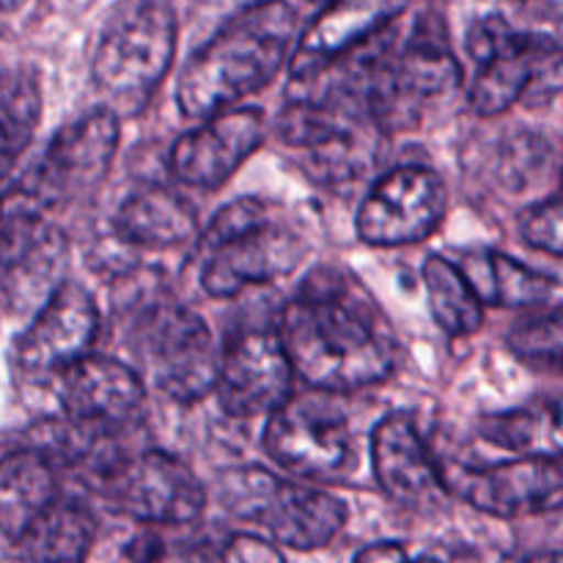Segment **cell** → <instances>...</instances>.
Masks as SVG:
<instances>
[{"instance_id": "obj_1", "label": "cell", "mask_w": 563, "mask_h": 563, "mask_svg": "<svg viewBox=\"0 0 563 563\" xmlns=\"http://www.w3.org/2000/svg\"><path fill=\"white\" fill-rule=\"evenodd\" d=\"M297 377L322 394H352L385 383L396 366V339L377 302L339 267L306 275L280 317Z\"/></svg>"}, {"instance_id": "obj_2", "label": "cell", "mask_w": 563, "mask_h": 563, "mask_svg": "<svg viewBox=\"0 0 563 563\" xmlns=\"http://www.w3.org/2000/svg\"><path fill=\"white\" fill-rule=\"evenodd\" d=\"M297 14L286 0H258L236 11L179 75L176 104L187 119L207 121L225 113L278 77L291 64Z\"/></svg>"}, {"instance_id": "obj_3", "label": "cell", "mask_w": 563, "mask_h": 563, "mask_svg": "<svg viewBox=\"0 0 563 563\" xmlns=\"http://www.w3.org/2000/svg\"><path fill=\"white\" fill-rule=\"evenodd\" d=\"M306 253V240L291 225L278 223L269 203L240 198L225 203L198 236L201 289L229 300L247 286H267L291 275Z\"/></svg>"}, {"instance_id": "obj_4", "label": "cell", "mask_w": 563, "mask_h": 563, "mask_svg": "<svg viewBox=\"0 0 563 563\" xmlns=\"http://www.w3.org/2000/svg\"><path fill=\"white\" fill-rule=\"evenodd\" d=\"M476 77L467 99L484 119L517 102L544 104L563 91V47L539 33L517 31L506 16H478L465 38Z\"/></svg>"}, {"instance_id": "obj_5", "label": "cell", "mask_w": 563, "mask_h": 563, "mask_svg": "<svg viewBox=\"0 0 563 563\" xmlns=\"http://www.w3.org/2000/svg\"><path fill=\"white\" fill-rule=\"evenodd\" d=\"M179 25L165 0H137L104 27L91 58V77L113 113H141L168 75Z\"/></svg>"}, {"instance_id": "obj_6", "label": "cell", "mask_w": 563, "mask_h": 563, "mask_svg": "<svg viewBox=\"0 0 563 563\" xmlns=\"http://www.w3.org/2000/svg\"><path fill=\"white\" fill-rule=\"evenodd\" d=\"M220 504L240 520L264 528L291 550H322L346 522L344 500L262 467H234L218 478Z\"/></svg>"}, {"instance_id": "obj_7", "label": "cell", "mask_w": 563, "mask_h": 563, "mask_svg": "<svg viewBox=\"0 0 563 563\" xmlns=\"http://www.w3.org/2000/svg\"><path fill=\"white\" fill-rule=\"evenodd\" d=\"M130 346L148 383L179 405L201 401L218 388V344L207 322L179 302L143 306L130 324Z\"/></svg>"}, {"instance_id": "obj_8", "label": "cell", "mask_w": 563, "mask_h": 563, "mask_svg": "<svg viewBox=\"0 0 563 563\" xmlns=\"http://www.w3.org/2000/svg\"><path fill=\"white\" fill-rule=\"evenodd\" d=\"M97 493L141 526H190L207 509V489L196 473L165 451L119 456L93 478Z\"/></svg>"}, {"instance_id": "obj_9", "label": "cell", "mask_w": 563, "mask_h": 563, "mask_svg": "<svg viewBox=\"0 0 563 563\" xmlns=\"http://www.w3.org/2000/svg\"><path fill=\"white\" fill-rule=\"evenodd\" d=\"M264 451L306 482H339L357 460L350 421L322 390L291 399L267 418Z\"/></svg>"}, {"instance_id": "obj_10", "label": "cell", "mask_w": 563, "mask_h": 563, "mask_svg": "<svg viewBox=\"0 0 563 563\" xmlns=\"http://www.w3.org/2000/svg\"><path fill=\"white\" fill-rule=\"evenodd\" d=\"M119 137V113L110 108L91 110L60 126L33 168L22 196L31 198L38 209L86 201L108 176Z\"/></svg>"}, {"instance_id": "obj_11", "label": "cell", "mask_w": 563, "mask_h": 563, "mask_svg": "<svg viewBox=\"0 0 563 563\" xmlns=\"http://www.w3.org/2000/svg\"><path fill=\"white\" fill-rule=\"evenodd\" d=\"M66 236L44 220L42 209L22 192H9L3 212V300L5 311L38 313L58 291Z\"/></svg>"}, {"instance_id": "obj_12", "label": "cell", "mask_w": 563, "mask_h": 563, "mask_svg": "<svg viewBox=\"0 0 563 563\" xmlns=\"http://www.w3.org/2000/svg\"><path fill=\"white\" fill-rule=\"evenodd\" d=\"M295 366L278 328H240L220 350L218 394L231 418H273L289 405Z\"/></svg>"}, {"instance_id": "obj_13", "label": "cell", "mask_w": 563, "mask_h": 563, "mask_svg": "<svg viewBox=\"0 0 563 563\" xmlns=\"http://www.w3.org/2000/svg\"><path fill=\"white\" fill-rule=\"evenodd\" d=\"M449 493L500 520L563 509V456H517L495 465H445Z\"/></svg>"}, {"instance_id": "obj_14", "label": "cell", "mask_w": 563, "mask_h": 563, "mask_svg": "<svg viewBox=\"0 0 563 563\" xmlns=\"http://www.w3.org/2000/svg\"><path fill=\"white\" fill-rule=\"evenodd\" d=\"M449 207L438 174L405 165L385 174L357 209V234L366 245L399 247L429 240L440 229Z\"/></svg>"}, {"instance_id": "obj_15", "label": "cell", "mask_w": 563, "mask_h": 563, "mask_svg": "<svg viewBox=\"0 0 563 563\" xmlns=\"http://www.w3.org/2000/svg\"><path fill=\"white\" fill-rule=\"evenodd\" d=\"M97 333L99 308L91 291L75 280H64L16 339V372L25 379H44L53 374L60 377L66 368L91 355Z\"/></svg>"}, {"instance_id": "obj_16", "label": "cell", "mask_w": 563, "mask_h": 563, "mask_svg": "<svg viewBox=\"0 0 563 563\" xmlns=\"http://www.w3.org/2000/svg\"><path fill=\"white\" fill-rule=\"evenodd\" d=\"M410 0H328L311 25L300 33L289 75L295 82H311L357 53L379 33L390 31Z\"/></svg>"}, {"instance_id": "obj_17", "label": "cell", "mask_w": 563, "mask_h": 563, "mask_svg": "<svg viewBox=\"0 0 563 563\" xmlns=\"http://www.w3.org/2000/svg\"><path fill=\"white\" fill-rule=\"evenodd\" d=\"M267 121L258 108H231L185 132L170 148V170L185 185L218 190L253 157L264 141Z\"/></svg>"}, {"instance_id": "obj_18", "label": "cell", "mask_w": 563, "mask_h": 563, "mask_svg": "<svg viewBox=\"0 0 563 563\" xmlns=\"http://www.w3.org/2000/svg\"><path fill=\"white\" fill-rule=\"evenodd\" d=\"M58 405L69 421L108 432L143 410L146 379L119 357L88 355L58 377Z\"/></svg>"}, {"instance_id": "obj_19", "label": "cell", "mask_w": 563, "mask_h": 563, "mask_svg": "<svg viewBox=\"0 0 563 563\" xmlns=\"http://www.w3.org/2000/svg\"><path fill=\"white\" fill-rule=\"evenodd\" d=\"M372 467L394 504L423 509L449 493L443 465L434 460L410 412H390L372 434Z\"/></svg>"}, {"instance_id": "obj_20", "label": "cell", "mask_w": 563, "mask_h": 563, "mask_svg": "<svg viewBox=\"0 0 563 563\" xmlns=\"http://www.w3.org/2000/svg\"><path fill=\"white\" fill-rule=\"evenodd\" d=\"M113 236L121 245L143 251H170L198 236V218L190 203L163 187L132 192L113 214Z\"/></svg>"}, {"instance_id": "obj_21", "label": "cell", "mask_w": 563, "mask_h": 563, "mask_svg": "<svg viewBox=\"0 0 563 563\" xmlns=\"http://www.w3.org/2000/svg\"><path fill=\"white\" fill-rule=\"evenodd\" d=\"M60 498L55 462L42 451L22 445L9 451L0 471V522L11 544Z\"/></svg>"}, {"instance_id": "obj_22", "label": "cell", "mask_w": 563, "mask_h": 563, "mask_svg": "<svg viewBox=\"0 0 563 563\" xmlns=\"http://www.w3.org/2000/svg\"><path fill=\"white\" fill-rule=\"evenodd\" d=\"M97 539V520L75 498H58L14 542L20 563H86Z\"/></svg>"}, {"instance_id": "obj_23", "label": "cell", "mask_w": 563, "mask_h": 563, "mask_svg": "<svg viewBox=\"0 0 563 563\" xmlns=\"http://www.w3.org/2000/svg\"><path fill=\"white\" fill-rule=\"evenodd\" d=\"M460 269L471 280L484 306L537 308L553 291V280L539 269L498 251H471L460 256Z\"/></svg>"}, {"instance_id": "obj_24", "label": "cell", "mask_w": 563, "mask_h": 563, "mask_svg": "<svg viewBox=\"0 0 563 563\" xmlns=\"http://www.w3.org/2000/svg\"><path fill=\"white\" fill-rule=\"evenodd\" d=\"M478 434L517 456H563V399L533 401L478 418Z\"/></svg>"}, {"instance_id": "obj_25", "label": "cell", "mask_w": 563, "mask_h": 563, "mask_svg": "<svg viewBox=\"0 0 563 563\" xmlns=\"http://www.w3.org/2000/svg\"><path fill=\"white\" fill-rule=\"evenodd\" d=\"M423 284H427L429 308L440 328L454 339L473 335L484 322V302L476 295L471 280L460 264L445 256H429L423 264Z\"/></svg>"}, {"instance_id": "obj_26", "label": "cell", "mask_w": 563, "mask_h": 563, "mask_svg": "<svg viewBox=\"0 0 563 563\" xmlns=\"http://www.w3.org/2000/svg\"><path fill=\"white\" fill-rule=\"evenodd\" d=\"M42 119V86L31 69H9L3 77V170L11 176L14 163L31 143Z\"/></svg>"}, {"instance_id": "obj_27", "label": "cell", "mask_w": 563, "mask_h": 563, "mask_svg": "<svg viewBox=\"0 0 563 563\" xmlns=\"http://www.w3.org/2000/svg\"><path fill=\"white\" fill-rule=\"evenodd\" d=\"M506 346L539 372H563V306H537L511 324Z\"/></svg>"}, {"instance_id": "obj_28", "label": "cell", "mask_w": 563, "mask_h": 563, "mask_svg": "<svg viewBox=\"0 0 563 563\" xmlns=\"http://www.w3.org/2000/svg\"><path fill=\"white\" fill-rule=\"evenodd\" d=\"M520 236L533 251L563 258V187L522 212Z\"/></svg>"}, {"instance_id": "obj_29", "label": "cell", "mask_w": 563, "mask_h": 563, "mask_svg": "<svg viewBox=\"0 0 563 563\" xmlns=\"http://www.w3.org/2000/svg\"><path fill=\"white\" fill-rule=\"evenodd\" d=\"M542 157H544L542 141H537L533 135L517 137V143H511L509 152H506V157H504V181L506 185L509 187L531 185V170L539 168Z\"/></svg>"}, {"instance_id": "obj_30", "label": "cell", "mask_w": 563, "mask_h": 563, "mask_svg": "<svg viewBox=\"0 0 563 563\" xmlns=\"http://www.w3.org/2000/svg\"><path fill=\"white\" fill-rule=\"evenodd\" d=\"M220 563H286L269 539L256 533H234L220 548Z\"/></svg>"}, {"instance_id": "obj_31", "label": "cell", "mask_w": 563, "mask_h": 563, "mask_svg": "<svg viewBox=\"0 0 563 563\" xmlns=\"http://www.w3.org/2000/svg\"><path fill=\"white\" fill-rule=\"evenodd\" d=\"M165 539L152 526L143 528L130 544H126V559L132 563H159L165 559Z\"/></svg>"}, {"instance_id": "obj_32", "label": "cell", "mask_w": 563, "mask_h": 563, "mask_svg": "<svg viewBox=\"0 0 563 563\" xmlns=\"http://www.w3.org/2000/svg\"><path fill=\"white\" fill-rule=\"evenodd\" d=\"M352 563H410V559H407L401 544L379 542V544H368V548H363Z\"/></svg>"}, {"instance_id": "obj_33", "label": "cell", "mask_w": 563, "mask_h": 563, "mask_svg": "<svg viewBox=\"0 0 563 563\" xmlns=\"http://www.w3.org/2000/svg\"><path fill=\"white\" fill-rule=\"evenodd\" d=\"M500 563H563V553H515Z\"/></svg>"}, {"instance_id": "obj_34", "label": "cell", "mask_w": 563, "mask_h": 563, "mask_svg": "<svg viewBox=\"0 0 563 563\" xmlns=\"http://www.w3.org/2000/svg\"><path fill=\"white\" fill-rule=\"evenodd\" d=\"M416 563H443V561H438V559H421V561H416Z\"/></svg>"}]
</instances>
